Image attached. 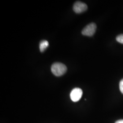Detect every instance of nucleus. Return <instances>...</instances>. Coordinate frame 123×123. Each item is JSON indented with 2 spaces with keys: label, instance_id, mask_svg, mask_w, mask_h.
<instances>
[{
  "label": "nucleus",
  "instance_id": "1",
  "mask_svg": "<svg viewBox=\"0 0 123 123\" xmlns=\"http://www.w3.org/2000/svg\"><path fill=\"white\" fill-rule=\"evenodd\" d=\"M67 70V68L64 64L55 62L51 66V71L53 74L59 77L64 74Z\"/></svg>",
  "mask_w": 123,
  "mask_h": 123
},
{
  "label": "nucleus",
  "instance_id": "2",
  "mask_svg": "<svg viewBox=\"0 0 123 123\" xmlns=\"http://www.w3.org/2000/svg\"><path fill=\"white\" fill-rule=\"evenodd\" d=\"M97 28L95 23H91L85 26L82 31V33L84 36L91 37L94 35Z\"/></svg>",
  "mask_w": 123,
  "mask_h": 123
},
{
  "label": "nucleus",
  "instance_id": "3",
  "mask_svg": "<svg viewBox=\"0 0 123 123\" xmlns=\"http://www.w3.org/2000/svg\"><path fill=\"white\" fill-rule=\"evenodd\" d=\"M88 9L87 5L83 2L78 1L74 3L73 6V10L75 13L79 14L83 13Z\"/></svg>",
  "mask_w": 123,
  "mask_h": 123
},
{
  "label": "nucleus",
  "instance_id": "4",
  "mask_svg": "<svg viewBox=\"0 0 123 123\" xmlns=\"http://www.w3.org/2000/svg\"><path fill=\"white\" fill-rule=\"evenodd\" d=\"M83 95V91L80 88H75L70 93V98L73 102H78L81 99Z\"/></svg>",
  "mask_w": 123,
  "mask_h": 123
},
{
  "label": "nucleus",
  "instance_id": "5",
  "mask_svg": "<svg viewBox=\"0 0 123 123\" xmlns=\"http://www.w3.org/2000/svg\"><path fill=\"white\" fill-rule=\"evenodd\" d=\"M49 43L47 40L42 41L39 44V49L40 52L43 53L49 47Z\"/></svg>",
  "mask_w": 123,
  "mask_h": 123
},
{
  "label": "nucleus",
  "instance_id": "6",
  "mask_svg": "<svg viewBox=\"0 0 123 123\" xmlns=\"http://www.w3.org/2000/svg\"><path fill=\"white\" fill-rule=\"evenodd\" d=\"M116 40L118 42L123 44V34H120L116 38Z\"/></svg>",
  "mask_w": 123,
  "mask_h": 123
},
{
  "label": "nucleus",
  "instance_id": "7",
  "mask_svg": "<svg viewBox=\"0 0 123 123\" xmlns=\"http://www.w3.org/2000/svg\"><path fill=\"white\" fill-rule=\"evenodd\" d=\"M119 88L121 92L123 94V79H122L119 83Z\"/></svg>",
  "mask_w": 123,
  "mask_h": 123
},
{
  "label": "nucleus",
  "instance_id": "8",
  "mask_svg": "<svg viewBox=\"0 0 123 123\" xmlns=\"http://www.w3.org/2000/svg\"><path fill=\"white\" fill-rule=\"evenodd\" d=\"M115 123H123V119H121L117 121Z\"/></svg>",
  "mask_w": 123,
  "mask_h": 123
}]
</instances>
